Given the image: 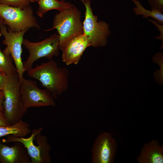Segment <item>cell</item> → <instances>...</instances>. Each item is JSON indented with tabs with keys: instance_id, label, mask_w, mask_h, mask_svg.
I'll return each instance as SVG.
<instances>
[{
	"instance_id": "obj_21",
	"label": "cell",
	"mask_w": 163,
	"mask_h": 163,
	"mask_svg": "<svg viewBox=\"0 0 163 163\" xmlns=\"http://www.w3.org/2000/svg\"><path fill=\"white\" fill-rule=\"evenodd\" d=\"M10 125L5 117L3 112L0 110V126H8Z\"/></svg>"
},
{
	"instance_id": "obj_4",
	"label": "cell",
	"mask_w": 163,
	"mask_h": 163,
	"mask_svg": "<svg viewBox=\"0 0 163 163\" xmlns=\"http://www.w3.org/2000/svg\"><path fill=\"white\" fill-rule=\"evenodd\" d=\"M20 84L18 73L7 75L2 90L4 94L3 113L10 125L22 119L25 114L22 104Z\"/></svg>"
},
{
	"instance_id": "obj_3",
	"label": "cell",
	"mask_w": 163,
	"mask_h": 163,
	"mask_svg": "<svg viewBox=\"0 0 163 163\" xmlns=\"http://www.w3.org/2000/svg\"><path fill=\"white\" fill-rule=\"evenodd\" d=\"M81 16V12L76 7L59 11L54 16L52 28L45 30H57L59 36V50L73 37L84 34Z\"/></svg>"
},
{
	"instance_id": "obj_18",
	"label": "cell",
	"mask_w": 163,
	"mask_h": 163,
	"mask_svg": "<svg viewBox=\"0 0 163 163\" xmlns=\"http://www.w3.org/2000/svg\"><path fill=\"white\" fill-rule=\"evenodd\" d=\"M31 2L30 0H0V4L22 8L30 5Z\"/></svg>"
},
{
	"instance_id": "obj_20",
	"label": "cell",
	"mask_w": 163,
	"mask_h": 163,
	"mask_svg": "<svg viewBox=\"0 0 163 163\" xmlns=\"http://www.w3.org/2000/svg\"><path fill=\"white\" fill-rule=\"evenodd\" d=\"M149 20L157 28L158 30L160 32L159 35L155 37V39H158L161 40L162 44L160 49L163 47V24H161L158 22L154 20L149 19Z\"/></svg>"
},
{
	"instance_id": "obj_17",
	"label": "cell",
	"mask_w": 163,
	"mask_h": 163,
	"mask_svg": "<svg viewBox=\"0 0 163 163\" xmlns=\"http://www.w3.org/2000/svg\"><path fill=\"white\" fill-rule=\"evenodd\" d=\"M13 60L10 55L5 54L0 48V69L7 75L17 73L16 68L13 63Z\"/></svg>"
},
{
	"instance_id": "obj_27",
	"label": "cell",
	"mask_w": 163,
	"mask_h": 163,
	"mask_svg": "<svg viewBox=\"0 0 163 163\" xmlns=\"http://www.w3.org/2000/svg\"><path fill=\"white\" fill-rule=\"evenodd\" d=\"M62 1H65L66 0H60Z\"/></svg>"
},
{
	"instance_id": "obj_1",
	"label": "cell",
	"mask_w": 163,
	"mask_h": 163,
	"mask_svg": "<svg viewBox=\"0 0 163 163\" xmlns=\"http://www.w3.org/2000/svg\"><path fill=\"white\" fill-rule=\"evenodd\" d=\"M27 72L30 77L38 80L55 99L68 88L69 70L66 68L59 67L53 59L37 65Z\"/></svg>"
},
{
	"instance_id": "obj_10",
	"label": "cell",
	"mask_w": 163,
	"mask_h": 163,
	"mask_svg": "<svg viewBox=\"0 0 163 163\" xmlns=\"http://www.w3.org/2000/svg\"><path fill=\"white\" fill-rule=\"evenodd\" d=\"M117 150L115 139L107 132L99 134L92 148L91 163H113Z\"/></svg>"
},
{
	"instance_id": "obj_25",
	"label": "cell",
	"mask_w": 163,
	"mask_h": 163,
	"mask_svg": "<svg viewBox=\"0 0 163 163\" xmlns=\"http://www.w3.org/2000/svg\"><path fill=\"white\" fill-rule=\"evenodd\" d=\"M31 2H37L39 0H30Z\"/></svg>"
},
{
	"instance_id": "obj_15",
	"label": "cell",
	"mask_w": 163,
	"mask_h": 163,
	"mask_svg": "<svg viewBox=\"0 0 163 163\" xmlns=\"http://www.w3.org/2000/svg\"><path fill=\"white\" fill-rule=\"evenodd\" d=\"M31 132L29 124L22 119L13 125L0 126V138L10 135L24 137Z\"/></svg>"
},
{
	"instance_id": "obj_11",
	"label": "cell",
	"mask_w": 163,
	"mask_h": 163,
	"mask_svg": "<svg viewBox=\"0 0 163 163\" xmlns=\"http://www.w3.org/2000/svg\"><path fill=\"white\" fill-rule=\"evenodd\" d=\"M91 46L89 39L84 34L73 37L61 50L62 62L67 65L77 64L85 49Z\"/></svg>"
},
{
	"instance_id": "obj_6",
	"label": "cell",
	"mask_w": 163,
	"mask_h": 163,
	"mask_svg": "<svg viewBox=\"0 0 163 163\" xmlns=\"http://www.w3.org/2000/svg\"><path fill=\"white\" fill-rule=\"evenodd\" d=\"M85 6V19L83 22L84 34L94 48L104 47L111 34L109 25L104 21L98 20L91 7V0H81Z\"/></svg>"
},
{
	"instance_id": "obj_7",
	"label": "cell",
	"mask_w": 163,
	"mask_h": 163,
	"mask_svg": "<svg viewBox=\"0 0 163 163\" xmlns=\"http://www.w3.org/2000/svg\"><path fill=\"white\" fill-rule=\"evenodd\" d=\"M20 82L21 102L25 113L30 107L55 106V99L51 93L45 88H39L36 81L24 78Z\"/></svg>"
},
{
	"instance_id": "obj_26",
	"label": "cell",
	"mask_w": 163,
	"mask_h": 163,
	"mask_svg": "<svg viewBox=\"0 0 163 163\" xmlns=\"http://www.w3.org/2000/svg\"><path fill=\"white\" fill-rule=\"evenodd\" d=\"M2 73H3L2 72L1 70V69H0V74H1Z\"/></svg>"
},
{
	"instance_id": "obj_5",
	"label": "cell",
	"mask_w": 163,
	"mask_h": 163,
	"mask_svg": "<svg viewBox=\"0 0 163 163\" xmlns=\"http://www.w3.org/2000/svg\"><path fill=\"white\" fill-rule=\"evenodd\" d=\"M0 16L13 32L40 27L30 5L22 8L0 4Z\"/></svg>"
},
{
	"instance_id": "obj_22",
	"label": "cell",
	"mask_w": 163,
	"mask_h": 163,
	"mask_svg": "<svg viewBox=\"0 0 163 163\" xmlns=\"http://www.w3.org/2000/svg\"><path fill=\"white\" fill-rule=\"evenodd\" d=\"M7 75L4 73L0 74V90H2L5 86Z\"/></svg>"
},
{
	"instance_id": "obj_23",
	"label": "cell",
	"mask_w": 163,
	"mask_h": 163,
	"mask_svg": "<svg viewBox=\"0 0 163 163\" xmlns=\"http://www.w3.org/2000/svg\"><path fill=\"white\" fill-rule=\"evenodd\" d=\"M4 94L3 91L0 90V110L3 112V103L4 100Z\"/></svg>"
},
{
	"instance_id": "obj_24",
	"label": "cell",
	"mask_w": 163,
	"mask_h": 163,
	"mask_svg": "<svg viewBox=\"0 0 163 163\" xmlns=\"http://www.w3.org/2000/svg\"><path fill=\"white\" fill-rule=\"evenodd\" d=\"M5 24L3 19L0 16V27L3 24ZM2 35V34L0 32V37Z\"/></svg>"
},
{
	"instance_id": "obj_2",
	"label": "cell",
	"mask_w": 163,
	"mask_h": 163,
	"mask_svg": "<svg viewBox=\"0 0 163 163\" xmlns=\"http://www.w3.org/2000/svg\"><path fill=\"white\" fill-rule=\"evenodd\" d=\"M42 130L41 127L33 129L30 136L27 138L9 135L2 141L6 143L15 142L21 143L30 157V163H50L51 158L50 153L51 148L47 137L41 134Z\"/></svg>"
},
{
	"instance_id": "obj_13",
	"label": "cell",
	"mask_w": 163,
	"mask_h": 163,
	"mask_svg": "<svg viewBox=\"0 0 163 163\" xmlns=\"http://www.w3.org/2000/svg\"><path fill=\"white\" fill-rule=\"evenodd\" d=\"M136 159L139 163H163V145L153 139L145 143Z\"/></svg>"
},
{
	"instance_id": "obj_9",
	"label": "cell",
	"mask_w": 163,
	"mask_h": 163,
	"mask_svg": "<svg viewBox=\"0 0 163 163\" xmlns=\"http://www.w3.org/2000/svg\"><path fill=\"white\" fill-rule=\"evenodd\" d=\"M5 24H2L0 27V32L4 36V39L2 43L6 46L3 50L5 54L10 55L14 60L17 69L20 82L23 79L26 71L21 58L22 45L24 34L29 29L22 30L14 32L8 29Z\"/></svg>"
},
{
	"instance_id": "obj_19",
	"label": "cell",
	"mask_w": 163,
	"mask_h": 163,
	"mask_svg": "<svg viewBox=\"0 0 163 163\" xmlns=\"http://www.w3.org/2000/svg\"><path fill=\"white\" fill-rule=\"evenodd\" d=\"M151 9L163 13V0H147Z\"/></svg>"
},
{
	"instance_id": "obj_8",
	"label": "cell",
	"mask_w": 163,
	"mask_h": 163,
	"mask_svg": "<svg viewBox=\"0 0 163 163\" xmlns=\"http://www.w3.org/2000/svg\"><path fill=\"white\" fill-rule=\"evenodd\" d=\"M22 45L28 51L29 56L23 63L24 68L27 72L32 68L34 62L38 59L46 58L49 60L59 54V36L55 33L40 42H32L24 39Z\"/></svg>"
},
{
	"instance_id": "obj_16",
	"label": "cell",
	"mask_w": 163,
	"mask_h": 163,
	"mask_svg": "<svg viewBox=\"0 0 163 163\" xmlns=\"http://www.w3.org/2000/svg\"><path fill=\"white\" fill-rule=\"evenodd\" d=\"M132 1L135 6L133 9L135 14L136 15H141L143 18H151L159 24H163V13L155 10L146 9L142 5L139 0Z\"/></svg>"
},
{
	"instance_id": "obj_12",
	"label": "cell",
	"mask_w": 163,
	"mask_h": 163,
	"mask_svg": "<svg viewBox=\"0 0 163 163\" xmlns=\"http://www.w3.org/2000/svg\"><path fill=\"white\" fill-rule=\"evenodd\" d=\"M9 147L0 140V162L30 163V158L23 145L18 142H13Z\"/></svg>"
},
{
	"instance_id": "obj_14",
	"label": "cell",
	"mask_w": 163,
	"mask_h": 163,
	"mask_svg": "<svg viewBox=\"0 0 163 163\" xmlns=\"http://www.w3.org/2000/svg\"><path fill=\"white\" fill-rule=\"evenodd\" d=\"M39 8L37 14L42 18L48 11L56 9L59 11L74 8L75 6L69 2L58 0H39L37 2Z\"/></svg>"
}]
</instances>
